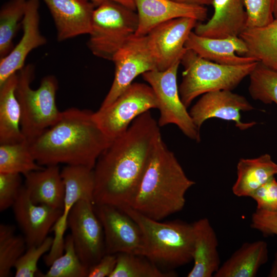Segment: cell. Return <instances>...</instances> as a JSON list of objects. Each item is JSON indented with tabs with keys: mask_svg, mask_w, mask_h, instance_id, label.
<instances>
[{
	"mask_svg": "<svg viewBox=\"0 0 277 277\" xmlns=\"http://www.w3.org/2000/svg\"><path fill=\"white\" fill-rule=\"evenodd\" d=\"M35 74L32 64L25 66L17 72L15 94L21 110V129L26 140L30 142L54 125L62 112L56 104L58 82L53 75L44 77L36 89L31 84Z\"/></svg>",
	"mask_w": 277,
	"mask_h": 277,
	"instance_id": "cell-5",
	"label": "cell"
},
{
	"mask_svg": "<svg viewBox=\"0 0 277 277\" xmlns=\"http://www.w3.org/2000/svg\"><path fill=\"white\" fill-rule=\"evenodd\" d=\"M88 269L79 259L70 234L65 238L64 252L54 260L45 274L39 273L43 277H86Z\"/></svg>",
	"mask_w": 277,
	"mask_h": 277,
	"instance_id": "cell-33",
	"label": "cell"
},
{
	"mask_svg": "<svg viewBox=\"0 0 277 277\" xmlns=\"http://www.w3.org/2000/svg\"><path fill=\"white\" fill-rule=\"evenodd\" d=\"M158 104L154 92L146 84L132 83L108 107L94 112L98 124L112 140L124 133L131 123Z\"/></svg>",
	"mask_w": 277,
	"mask_h": 277,
	"instance_id": "cell-9",
	"label": "cell"
},
{
	"mask_svg": "<svg viewBox=\"0 0 277 277\" xmlns=\"http://www.w3.org/2000/svg\"><path fill=\"white\" fill-rule=\"evenodd\" d=\"M214 13L206 23H197L196 34L214 38L239 36L247 27V13L244 0H213Z\"/></svg>",
	"mask_w": 277,
	"mask_h": 277,
	"instance_id": "cell-20",
	"label": "cell"
},
{
	"mask_svg": "<svg viewBox=\"0 0 277 277\" xmlns=\"http://www.w3.org/2000/svg\"><path fill=\"white\" fill-rule=\"evenodd\" d=\"M195 184L161 137L130 206L150 219L161 221L184 208L186 192Z\"/></svg>",
	"mask_w": 277,
	"mask_h": 277,
	"instance_id": "cell-3",
	"label": "cell"
},
{
	"mask_svg": "<svg viewBox=\"0 0 277 277\" xmlns=\"http://www.w3.org/2000/svg\"><path fill=\"white\" fill-rule=\"evenodd\" d=\"M193 266L188 277H211L220 267L218 240L209 220L204 217L192 223Z\"/></svg>",
	"mask_w": 277,
	"mask_h": 277,
	"instance_id": "cell-22",
	"label": "cell"
},
{
	"mask_svg": "<svg viewBox=\"0 0 277 277\" xmlns=\"http://www.w3.org/2000/svg\"><path fill=\"white\" fill-rule=\"evenodd\" d=\"M236 169L237 179L232 186V192L238 197H250L277 174V164L266 153L254 159H241Z\"/></svg>",
	"mask_w": 277,
	"mask_h": 277,
	"instance_id": "cell-25",
	"label": "cell"
},
{
	"mask_svg": "<svg viewBox=\"0 0 277 277\" xmlns=\"http://www.w3.org/2000/svg\"><path fill=\"white\" fill-rule=\"evenodd\" d=\"M140 226L143 235L142 255L157 266L175 268L192 261V224L180 220L161 222L150 219L130 206L119 208Z\"/></svg>",
	"mask_w": 277,
	"mask_h": 277,
	"instance_id": "cell-4",
	"label": "cell"
},
{
	"mask_svg": "<svg viewBox=\"0 0 277 277\" xmlns=\"http://www.w3.org/2000/svg\"><path fill=\"white\" fill-rule=\"evenodd\" d=\"M249 76L251 97L266 104L274 103L277 105V71L258 62Z\"/></svg>",
	"mask_w": 277,
	"mask_h": 277,
	"instance_id": "cell-32",
	"label": "cell"
},
{
	"mask_svg": "<svg viewBox=\"0 0 277 277\" xmlns=\"http://www.w3.org/2000/svg\"><path fill=\"white\" fill-rule=\"evenodd\" d=\"M76 252L89 269L106 253L102 225L89 201L81 200L72 207L68 217Z\"/></svg>",
	"mask_w": 277,
	"mask_h": 277,
	"instance_id": "cell-12",
	"label": "cell"
},
{
	"mask_svg": "<svg viewBox=\"0 0 277 277\" xmlns=\"http://www.w3.org/2000/svg\"><path fill=\"white\" fill-rule=\"evenodd\" d=\"M27 0H9L0 10V58L13 49V39L24 16Z\"/></svg>",
	"mask_w": 277,
	"mask_h": 277,
	"instance_id": "cell-29",
	"label": "cell"
},
{
	"mask_svg": "<svg viewBox=\"0 0 277 277\" xmlns=\"http://www.w3.org/2000/svg\"><path fill=\"white\" fill-rule=\"evenodd\" d=\"M251 227L266 236L277 235V211L256 209L252 214Z\"/></svg>",
	"mask_w": 277,
	"mask_h": 277,
	"instance_id": "cell-38",
	"label": "cell"
},
{
	"mask_svg": "<svg viewBox=\"0 0 277 277\" xmlns=\"http://www.w3.org/2000/svg\"><path fill=\"white\" fill-rule=\"evenodd\" d=\"M93 3L95 6L106 1H111L120 3L127 7L135 11L136 8L133 0H86Z\"/></svg>",
	"mask_w": 277,
	"mask_h": 277,
	"instance_id": "cell-40",
	"label": "cell"
},
{
	"mask_svg": "<svg viewBox=\"0 0 277 277\" xmlns=\"http://www.w3.org/2000/svg\"><path fill=\"white\" fill-rule=\"evenodd\" d=\"M256 203V209L277 211V181L272 177L250 196Z\"/></svg>",
	"mask_w": 277,
	"mask_h": 277,
	"instance_id": "cell-37",
	"label": "cell"
},
{
	"mask_svg": "<svg viewBox=\"0 0 277 277\" xmlns=\"http://www.w3.org/2000/svg\"><path fill=\"white\" fill-rule=\"evenodd\" d=\"M115 269L110 277H173L172 271H163L145 256L130 253L116 254Z\"/></svg>",
	"mask_w": 277,
	"mask_h": 277,
	"instance_id": "cell-30",
	"label": "cell"
},
{
	"mask_svg": "<svg viewBox=\"0 0 277 277\" xmlns=\"http://www.w3.org/2000/svg\"><path fill=\"white\" fill-rule=\"evenodd\" d=\"M13 225H0V276H8L27 247L24 236L15 234Z\"/></svg>",
	"mask_w": 277,
	"mask_h": 277,
	"instance_id": "cell-31",
	"label": "cell"
},
{
	"mask_svg": "<svg viewBox=\"0 0 277 277\" xmlns=\"http://www.w3.org/2000/svg\"><path fill=\"white\" fill-rule=\"evenodd\" d=\"M239 37L247 48L245 56L277 71V19L263 26L246 27Z\"/></svg>",
	"mask_w": 277,
	"mask_h": 277,
	"instance_id": "cell-27",
	"label": "cell"
},
{
	"mask_svg": "<svg viewBox=\"0 0 277 277\" xmlns=\"http://www.w3.org/2000/svg\"><path fill=\"white\" fill-rule=\"evenodd\" d=\"M65 185V197L62 213L52 227L54 236L52 246L44 261L47 266L63 254L64 237L67 226L69 214L75 203L86 200L93 203L95 179L93 169L83 166L66 165L61 170Z\"/></svg>",
	"mask_w": 277,
	"mask_h": 277,
	"instance_id": "cell-11",
	"label": "cell"
},
{
	"mask_svg": "<svg viewBox=\"0 0 277 277\" xmlns=\"http://www.w3.org/2000/svg\"><path fill=\"white\" fill-rule=\"evenodd\" d=\"M173 1L185 4L205 6L212 5L213 0H172Z\"/></svg>",
	"mask_w": 277,
	"mask_h": 277,
	"instance_id": "cell-41",
	"label": "cell"
},
{
	"mask_svg": "<svg viewBox=\"0 0 277 277\" xmlns=\"http://www.w3.org/2000/svg\"><path fill=\"white\" fill-rule=\"evenodd\" d=\"M181 62L164 71L154 70L142 74L153 89L157 101L160 116L159 127L174 124L188 138L200 142V129L195 126L181 101L177 84V73Z\"/></svg>",
	"mask_w": 277,
	"mask_h": 277,
	"instance_id": "cell-8",
	"label": "cell"
},
{
	"mask_svg": "<svg viewBox=\"0 0 277 277\" xmlns=\"http://www.w3.org/2000/svg\"><path fill=\"white\" fill-rule=\"evenodd\" d=\"M273 17L277 19V0H274L273 5Z\"/></svg>",
	"mask_w": 277,
	"mask_h": 277,
	"instance_id": "cell-43",
	"label": "cell"
},
{
	"mask_svg": "<svg viewBox=\"0 0 277 277\" xmlns=\"http://www.w3.org/2000/svg\"><path fill=\"white\" fill-rule=\"evenodd\" d=\"M198 21L190 17H179L164 22L147 35L157 61V70H165L181 62L187 49L185 43Z\"/></svg>",
	"mask_w": 277,
	"mask_h": 277,
	"instance_id": "cell-15",
	"label": "cell"
},
{
	"mask_svg": "<svg viewBox=\"0 0 277 277\" xmlns=\"http://www.w3.org/2000/svg\"><path fill=\"white\" fill-rule=\"evenodd\" d=\"M112 61L115 64L114 80L100 109L110 105L138 75L157 70L156 56L148 35H132Z\"/></svg>",
	"mask_w": 277,
	"mask_h": 277,
	"instance_id": "cell-10",
	"label": "cell"
},
{
	"mask_svg": "<svg viewBox=\"0 0 277 277\" xmlns=\"http://www.w3.org/2000/svg\"><path fill=\"white\" fill-rule=\"evenodd\" d=\"M138 18L135 35H147L154 28L166 21L179 18L190 17L198 22L207 19L205 6L177 3L172 0H133Z\"/></svg>",
	"mask_w": 277,
	"mask_h": 277,
	"instance_id": "cell-18",
	"label": "cell"
},
{
	"mask_svg": "<svg viewBox=\"0 0 277 277\" xmlns=\"http://www.w3.org/2000/svg\"><path fill=\"white\" fill-rule=\"evenodd\" d=\"M17 73L0 86V144L23 142L21 107L16 96Z\"/></svg>",
	"mask_w": 277,
	"mask_h": 277,
	"instance_id": "cell-26",
	"label": "cell"
},
{
	"mask_svg": "<svg viewBox=\"0 0 277 277\" xmlns=\"http://www.w3.org/2000/svg\"><path fill=\"white\" fill-rule=\"evenodd\" d=\"M103 228L105 252L141 255L143 235L137 223L121 209L109 205H94Z\"/></svg>",
	"mask_w": 277,
	"mask_h": 277,
	"instance_id": "cell-13",
	"label": "cell"
},
{
	"mask_svg": "<svg viewBox=\"0 0 277 277\" xmlns=\"http://www.w3.org/2000/svg\"><path fill=\"white\" fill-rule=\"evenodd\" d=\"M21 174L0 173V211H4L15 203L23 187Z\"/></svg>",
	"mask_w": 277,
	"mask_h": 277,
	"instance_id": "cell-36",
	"label": "cell"
},
{
	"mask_svg": "<svg viewBox=\"0 0 277 277\" xmlns=\"http://www.w3.org/2000/svg\"><path fill=\"white\" fill-rule=\"evenodd\" d=\"M24 176V186L34 203L63 209L65 189L58 165L47 166Z\"/></svg>",
	"mask_w": 277,
	"mask_h": 277,
	"instance_id": "cell-23",
	"label": "cell"
},
{
	"mask_svg": "<svg viewBox=\"0 0 277 277\" xmlns=\"http://www.w3.org/2000/svg\"><path fill=\"white\" fill-rule=\"evenodd\" d=\"M43 1L52 16L58 42L90 33L93 3L86 0Z\"/></svg>",
	"mask_w": 277,
	"mask_h": 277,
	"instance_id": "cell-19",
	"label": "cell"
},
{
	"mask_svg": "<svg viewBox=\"0 0 277 277\" xmlns=\"http://www.w3.org/2000/svg\"><path fill=\"white\" fill-rule=\"evenodd\" d=\"M94 112L68 108L54 125L28 142L37 163L42 166L64 164L93 169L112 141L98 124Z\"/></svg>",
	"mask_w": 277,
	"mask_h": 277,
	"instance_id": "cell-2",
	"label": "cell"
},
{
	"mask_svg": "<svg viewBox=\"0 0 277 277\" xmlns=\"http://www.w3.org/2000/svg\"><path fill=\"white\" fill-rule=\"evenodd\" d=\"M257 62L222 65L204 59L187 49L181 61L184 67L179 87L182 102L188 108L200 95L218 90L232 91L249 75Z\"/></svg>",
	"mask_w": 277,
	"mask_h": 277,
	"instance_id": "cell-6",
	"label": "cell"
},
{
	"mask_svg": "<svg viewBox=\"0 0 277 277\" xmlns=\"http://www.w3.org/2000/svg\"><path fill=\"white\" fill-rule=\"evenodd\" d=\"M253 109L244 96L230 90H218L203 94L189 112L199 129L207 120L216 118L233 122L240 130H246L256 123L242 122L241 112L249 111Z\"/></svg>",
	"mask_w": 277,
	"mask_h": 277,
	"instance_id": "cell-14",
	"label": "cell"
},
{
	"mask_svg": "<svg viewBox=\"0 0 277 277\" xmlns=\"http://www.w3.org/2000/svg\"><path fill=\"white\" fill-rule=\"evenodd\" d=\"M53 238L47 236L39 245L27 248L15 263V277H33L39 273L37 263L39 259L50 250Z\"/></svg>",
	"mask_w": 277,
	"mask_h": 277,
	"instance_id": "cell-34",
	"label": "cell"
},
{
	"mask_svg": "<svg viewBox=\"0 0 277 277\" xmlns=\"http://www.w3.org/2000/svg\"><path fill=\"white\" fill-rule=\"evenodd\" d=\"M161 137L157 122L148 111L112 140L93 168L94 205L130 206Z\"/></svg>",
	"mask_w": 277,
	"mask_h": 277,
	"instance_id": "cell-1",
	"label": "cell"
},
{
	"mask_svg": "<svg viewBox=\"0 0 277 277\" xmlns=\"http://www.w3.org/2000/svg\"><path fill=\"white\" fill-rule=\"evenodd\" d=\"M248 19L247 27H261L272 22L274 0H244Z\"/></svg>",
	"mask_w": 277,
	"mask_h": 277,
	"instance_id": "cell-35",
	"label": "cell"
},
{
	"mask_svg": "<svg viewBox=\"0 0 277 277\" xmlns=\"http://www.w3.org/2000/svg\"><path fill=\"white\" fill-rule=\"evenodd\" d=\"M44 167L34 157L27 140L0 144V173L26 174Z\"/></svg>",
	"mask_w": 277,
	"mask_h": 277,
	"instance_id": "cell-28",
	"label": "cell"
},
{
	"mask_svg": "<svg viewBox=\"0 0 277 277\" xmlns=\"http://www.w3.org/2000/svg\"><path fill=\"white\" fill-rule=\"evenodd\" d=\"M12 207L27 248L41 244L62 213V210L34 203L24 185Z\"/></svg>",
	"mask_w": 277,
	"mask_h": 277,
	"instance_id": "cell-16",
	"label": "cell"
},
{
	"mask_svg": "<svg viewBox=\"0 0 277 277\" xmlns=\"http://www.w3.org/2000/svg\"><path fill=\"white\" fill-rule=\"evenodd\" d=\"M185 46L201 57L220 64L240 65L256 62L245 56L247 48L239 36L214 38L200 36L192 31Z\"/></svg>",
	"mask_w": 277,
	"mask_h": 277,
	"instance_id": "cell-21",
	"label": "cell"
},
{
	"mask_svg": "<svg viewBox=\"0 0 277 277\" xmlns=\"http://www.w3.org/2000/svg\"><path fill=\"white\" fill-rule=\"evenodd\" d=\"M96 6L92 14L88 47L95 56L112 61L128 38L135 34L138 15L134 10L114 1H104Z\"/></svg>",
	"mask_w": 277,
	"mask_h": 277,
	"instance_id": "cell-7",
	"label": "cell"
},
{
	"mask_svg": "<svg viewBox=\"0 0 277 277\" xmlns=\"http://www.w3.org/2000/svg\"><path fill=\"white\" fill-rule=\"evenodd\" d=\"M39 0H27L22 21L23 35L11 51L0 60V86L25 66V60L33 49L47 43L39 28Z\"/></svg>",
	"mask_w": 277,
	"mask_h": 277,
	"instance_id": "cell-17",
	"label": "cell"
},
{
	"mask_svg": "<svg viewBox=\"0 0 277 277\" xmlns=\"http://www.w3.org/2000/svg\"><path fill=\"white\" fill-rule=\"evenodd\" d=\"M268 276L277 277V252L274 255V260Z\"/></svg>",
	"mask_w": 277,
	"mask_h": 277,
	"instance_id": "cell-42",
	"label": "cell"
},
{
	"mask_svg": "<svg viewBox=\"0 0 277 277\" xmlns=\"http://www.w3.org/2000/svg\"><path fill=\"white\" fill-rule=\"evenodd\" d=\"M268 259V245L265 241L245 243L220 266L213 276L254 277Z\"/></svg>",
	"mask_w": 277,
	"mask_h": 277,
	"instance_id": "cell-24",
	"label": "cell"
},
{
	"mask_svg": "<svg viewBox=\"0 0 277 277\" xmlns=\"http://www.w3.org/2000/svg\"><path fill=\"white\" fill-rule=\"evenodd\" d=\"M116 254L105 253L101 260L88 269V277H110L114 271Z\"/></svg>",
	"mask_w": 277,
	"mask_h": 277,
	"instance_id": "cell-39",
	"label": "cell"
}]
</instances>
